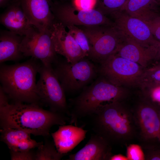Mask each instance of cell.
<instances>
[{
    "mask_svg": "<svg viewBox=\"0 0 160 160\" xmlns=\"http://www.w3.org/2000/svg\"><path fill=\"white\" fill-rule=\"evenodd\" d=\"M89 117L94 133L111 145L127 146L137 140V131L131 107L124 101L107 103L99 108Z\"/></svg>",
    "mask_w": 160,
    "mask_h": 160,
    "instance_id": "6da1fadb",
    "label": "cell"
},
{
    "mask_svg": "<svg viewBox=\"0 0 160 160\" xmlns=\"http://www.w3.org/2000/svg\"><path fill=\"white\" fill-rule=\"evenodd\" d=\"M1 128L20 129L35 136H47L55 125H65L70 118L64 114L48 111L38 104L14 102L0 107Z\"/></svg>",
    "mask_w": 160,
    "mask_h": 160,
    "instance_id": "7a4b0ae2",
    "label": "cell"
},
{
    "mask_svg": "<svg viewBox=\"0 0 160 160\" xmlns=\"http://www.w3.org/2000/svg\"><path fill=\"white\" fill-rule=\"evenodd\" d=\"M31 57L21 63L1 64L0 86L14 102L38 104L40 100L36 91V76L42 63Z\"/></svg>",
    "mask_w": 160,
    "mask_h": 160,
    "instance_id": "3957f363",
    "label": "cell"
},
{
    "mask_svg": "<svg viewBox=\"0 0 160 160\" xmlns=\"http://www.w3.org/2000/svg\"><path fill=\"white\" fill-rule=\"evenodd\" d=\"M129 95L127 89L113 84L103 77L98 79L70 100V123L76 126L79 120L91 115L101 106L124 101Z\"/></svg>",
    "mask_w": 160,
    "mask_h": 160,
    "instance_id": "277c9868",
    "label": "cell"
},
{
    "mask_svg": "<svg viewBox=\"0 0 160 160\" xmlns=\"http://www.w3.org/2000/svg\"><path fill=\"white\" fill-rule=\"evenodd\" d=\"M131 107L137 129V140L142 149L160 146L159 108L141 96Z\"/></svg>",
    "mask_w": 160,
    "mask_h": 160,
    "instance_id": "5b68a950",
    "label": "cell"
},
{
    "mask_svg": "<svg viewBox=\"0 0 160 160\" xmlns=\"http://www.w3.org/2000/svg\"><path fill=\"white\" fill-rule=\"evenodd\" d=\"M50 4L56 22L61 23L65 27L72 25H113L111 20L96 9H79L66 0H51Z\"/></svg>",
    "mask_w": 160,
    "mask_h": 160,
    "instance_id": "8992f818",
    "label": "cell"
},
{
    "mask_svg": "<svg viewBox=\"0 0 160 160\" xmlns=\"http://www.w3.org/2000/svg\"><path fill=\"white\" fill-rule=\"evenodd\" d=\"M89 40L91 51L89 57L100 63L117 52L122 38L113 25L78 26Z\"/></svg>",
    "mask_w": 160,
    "mask_h": 160,
    "instance_id": "52a82bcc",
    "label": "cell"
},
{
    "mask_svg": "<svg viewBox=\"0 0 160 160\" xmlns=\"http://www.w3.org/2000/svg\"><path fill=\"white\" fill-rule=\"evenodd\" d=\"M39 78L36 82V91L40 101L45 104L51 111L70 116L65 90L52 65L42 63L39 71Z\"/></svg>",
    "mask_w": 160,
    "mask_h": 160,
    "instance_id": "ba28073f",
    "label": "cell"
},
{
    "mask_svg": "<svg viewBox=\"0 0 160 160\" xmlns=\"http://www.w3.org/2000/svg\"><path fill=\"white\" fill-rule=\"evenodd\" d=\"M100 71L105 79L117 86L138 85L144 68L139 64L112 55L100 63Z\"/></svg>",
    "mask_w": 160,
    "mask_h": 160,
    "instance_id": "9c48e42d",
    "label": "cell"
},
{
    "mask_svg": "<svg viewBox=\"0 0 160 160\" xmlns=\"http://www.w3.org/2000/svg\"><path fill=\"white\" fill-rule=\"evenodd\" d=\"M84 58L73 63H60L54 69L65 91L72 92L84 87L95 77L96 68Z\"/></svg>",
    "mask_w": 160,
    "mask_h": 160,
    "instance_id": "30bf717a",
    "label": "cell"
},
{
    "mask_svg": "<svg viewBox=\"0 0 160 160\" xmlns=\"http://www.w3.org/2000/svg\"><path fill=\"white\" fill-rule=\"evenodd\" d=\"M113 25L123 38L129 39L145 46H159L160 42L153 36L144 22L132 17L123 10L110 15Z\"/></svg>",
    "mask_w": 160,
    "mask_h": 160,
    "instance_id": "8fae6325",
    "label": "cell"
},
{
    "mask_svg": "<svg viewBox=\"0 0 160 160\" xmlns=\"http://www.w3.org/2000/svg\"><path fill=\"white\" fill-rule=\"evenodd\" d=\"M20 49L24 56L36 59L46 65H52L56 60L49 31H40L34 27L23 37Z\"/></svg>",
    "mask_w": 160,
    "mask_h": 160,
    "instance_id": "7c38bea8",
    "label": "cell"
},
{
    "mask_svg": "<svg viewBox=\"0 0 160 160\" xmlns=\"http://www.w3.org/2000/svg\"><path fill=\"white\" fill-rule=\"evenodd\" d=\"M31 24L40 31H51L56 22L52 11L50 0H19Z\"/></svg>",
    "mask_w": 160,
    "mask_h": 160,
    "instance_id": "4fadbf2b",
    "label": "cell"
},
{
    "mask_svg": "<svg viewBox=\"0 0 160 160\" xmlns=\"http://www.w3.org/2000/svg\"><path fill=\"white\" fill-rule=\"evenodd\" d=\"M51 38L57 54L64 57L68 62L75 63L85 58L78 44L61 23L54 24Z\"/></svg>",
    "mask_w": 160,
    "mask_h": 160,
    "instance_id": "5bb4252c",
    "label": "cell"
},
{
    "mask_svg": "<svg viewBox=\"0 0 160 160\" xmlns=\"http://www.w3.org/2000/svg\"><path fill=\"white\" fill-rule=\"evenodd\" d=\"M122 39L116 53L117 55L136 63L144 68L156 59L159 46H145L133 40Z\"/></svg>",
    "mask_w": 160,
    "mask_h": 160,
    "instance_id": "9a60e30c",
    "label": "cell"
},
{
    "mask_svg": "<svg viewBox=\"0 0 160 160\" xmlns=\"http://www.w3.org/2000/svg\"><path fill=\"white\" fill-rule=\"evenodd\" d=\"M0 23L9 31L23 36L34 27L26 16L19 0H15L1 14Z\"/></svg>",
    "mask_w": 160,
    "mask_h": 160,
    "instance_id": "2e32d148",
    "label": "cell"
},
{
    "mask_svg": "<svg viewBox=\"0 0 160 160\" xmlns=\"http://www.w3.org/2000/svg\"><path fill=\"white\" fill-rule=\"evenodd\" d=\"M112 146L104 139L94 133L83 148L70 155L67 160H110L113 155Z\"/></svg>",
    "mask_w": 160,
    "mask_h": 160,
    "instance_id": "e0dca14e",
    "label": "cell"
},
{
    "mask_svg": "<svg viewBox=\"0 0 160 160\" xmlns=\"http://www.w3.org/2000/svg\"><path fill=\"white\" fill-rule=\"evenodd\" d=\"M88 131L76 126L64 125L51 135L58 152L66 155L84 139Z\"/></svg>",
    "mask_w": 160,
    "mask_h": 160,
    "instance_id": "ac0fdd59",
    "label": "cell"
},
{
    "mask_svg": "<svg viewBox=\"0 0 160 160\" xmlns=\"http://www.w3.org/2000/svg\"><path fill=\"white\" fill-rule=\"evenodd\" d=\"M160 6L156 0H127L121 10L146 22L160 16Z\"/></svg>",
    "mask_w": 160,
    "mask_h": 160,
    "instance_id": "d6986e66",
    "label": "cell"
},
{
    "mask_svg": "<svg viewBox=\"0 0 160 160\" xmlns=\"http://www.w3.org/2000/svg\"><path fill=\"white\" fill-rule=\"evenodd\" d=\"M23 36L9 31L0 32V63L7 61H18L24 57L20 49Z\"/></svg>",
    "mask_w": 160,
    "mask_h": 160,
    "instance_id": "ffe728a7",
    "label": "cell"
},
{
    "mask_svg": "<svg viewBox=\"0 0 160 160\" xmlns=\"http://www.w3.org/2000/svg\"><path fill=\"white\" fill-rule=\"evenodd\" d=\"M0 132L1 140L10 150L20 142L31 138V134L19 129L2 127Z\"/></svg>",
    "mask_w": 160,
    "mask_h": 160,
    "instance_id": "44dd1931",
    "label": "cell"
},
{
    "mask_svg": "<svg viewBox=\"0 0 160 160\" xmlns=\"http://www.w3.org/2000/svg\"><path fill=\"white\" fill-rule=\"evenodd\" d=\"M54 144L49 142H46L38 148L35 153V160H59L65 154L58 152L55 147Z\"/></svg>",
    "mask_w": 160,
    "mask_h": 160,
    "instance_id": "7402d4cb",
    "label": "cell"
},
{
    "mask_svg": "<svg viewBox=\"0 0 160 160\" xmlns=\"http://www.w3.org/2000/svg\"><path fill=\"white\" fill-rule=\"evenodd\" d=\"M68 32L72 36L81 48L84 57H89L91 51L88 39L84 31L75 25L67 26Z\"/></svg>",
    "mask_w": 160,
    "mask_h": 160,
    "instance_id": "603a6c76",
    "label": "cell"
},
{
    "mask_svg": "<svg viewBox=\"0 0 160 160\" xmlns=\"http://www.w3.org/2000/svg\"><path fill=\"white\" fill-rule=\"evenodd\" d=\"M127 0H97L96 9L105 15L121 10Z\"/></svg>",
    "mask_w": 160,
    "mask_h": 160,
    "instance_id": "cb8c5ba5",
    "label": "cell"
},
{
    "mask_svg": "<svg viewBox=\"0 0 160 160\" xmlns=\"http://www.w3.org/2000/svg\"><path fill=\"white\" fill-rule=\"evenodd\" d=\"M144 93L149 101L160 108V82L148 85L144 89Z\"/></svg>",
    "mask_w": 160,
    "mask_h": 160,
    "instance_id": "d4e9b609",
    "label": "cell"
},
{
    "mask_svg": "<svg viewBox=\"0 0 160 160\" xmlns=\"http://www.w3.org/2000/svg\"><path fill=\"white\" fill-rule=\"evenodd\" d=\"M160 82V69L145 70L140 79L138 85Z\"/></svg>",
    "mask_w": 160,
    "mask_h": 160,
    "instance_id": "484cf974",
    "label": "cell"
},
{
    "mask_svg": "<svg viewBox=\"0 0 160 160\" xmlns=\"http://www.w3.org/2000/svg\"><path fill=\"white\" fill-rule=\"evenodd\" d=\"M127 146V157L128 160H145L143 151L140 145L132 143Z\"/></svg>",
    "mask_w": 160,
    "mask_h": 160,
    "instance_id": "4316f807",
    "label": "cell"
},
{
    "mask_svg": "<svg viewBox=\"0 0 160 160\" xmlns=\"http://www.w3.org/2000/svg\"><path fill=\"white\" fill-rule=\"evenodd\" d=\"M43 144L42 142H38L31 138L20 142L10 151H28L36 148H38Z\"/></svg>",
    "mask_w": 160,
    "mask_h": 160,
    "instance_id": "83f0119b",
    "label": "cell"
},
{
    "mask_svg": "<svg viewBox=\"0 0 160 160\" xmlns=\"http://www.w3.org/2000/svg\"><path fill=\"white\" fill-rule=\"evenodd\" d=\"M97 0H73L72 4L76 8L83 10L95 9Z\"/></svg>",
    "mask_w": 160,
    "mask_h": 160,
    "instance_id": "f1b7e54d",
    "label": "cell"
},
{
    "mask_svg": "<svg viewBox=\"0 0 160 160\" xmlns=\"http://www.w3.org/2000/svg\"><path fill=\"white\" fill-rule=\"evenodd\" d=\"M11 151V159L12 160H34L35 153L31 150L25 151Z\"/></svg>",
    "mask_w": 160,
    "mask_h": 160,
    "instance_id": "f546056e",
    "label": "cell"
},
{
    "mask_svg": "<svg viewBox=\"0 0 160 160\" xmlns=\"http://www.w3.org/2000/svg\"><path fill=\"white\" fill-rule=\"evenodd\" d=\"M145 23L154 37L160 42V16L151 21Z\"/></svg>",
    "mask_w": 160,
    "mask_h": 160,
    "instance_id": "4dcf8cb0",
    "label": "cell"
},
{
    "mask_svg": "<svg viewBox=\"0 0 160 160\" xmlns=\"http://www.w3.org/2000/svg\"><path fill=\"white\" fill-rule=\"evenodd\" d=\"M146 160H160V146L143 149Z\"/></svg>",
    "mask_w": 160,
    "mask_h": 160,
    "instance_id": "1f68e13d",
    "label": "cell"
},
{
    "mask_svg": "<svg viewBox=\"0 0 160 160\" xmlns=\"http://www.w3.org/2000/svg\"><path fill=\"white\" fill-rule=\"evenodd\" d=\"M16 0H0L1 8L7 7Z\"/></svg>",
    "mask_w": 160,
    "mask_h": 160,
    "instance_id": "d6a6232c",
    "label": "cell"
},
{
    "mask_svg": "<svg viewBox=\"0 0 160 160\" xmlns=\"http://www.w3.org/2000/svg\"><path fill=\"white\" fill-rule=\"evenodd\" d=\"M110 160H128V159L127 156L121 154H117L113 155Z\"/></svg>",
    "mask_w": 160,
    "mask_h": 160,
    "instance_id": "836d02e7",
    "label": "cell"
},
{
    "mask_svg": "<svg viewBox=\"0 0 160 160\" xmlns=\"http://www.w3.org/2000/svg\"><path fill=\"white\" fill-rule=\"evenodd\" d=\"M148 69L150 70H156L160 69V61Z\"/></svg>",
    "mask_w": 160,
    "mask_h": 160,
    "instance_id": "e575fe53",
    "label": "cell"
},
{
    "mask_svg": "<svg viewBox=\"0 0 160 160\" xmlns=\"http://www.w3.org/2000/svg\"><path fill=\"white\" fill-rule=\"evenodd\" d=\"M156 59L160 60V45L159 47Z\"/></svg>",
    "mask_w": 160,
    "mask_h": 160,
    "instance_id": "d590c367",
    "label": "cell"
},
{
    "mask_svg": "<svg viewBox=\"0 0 160 160\" xmlns=\"http://www.w3.org/2000/svg\"><path fill=\"white\" fill-rule=\"evenodd\" d=\"M157 2L160 4V0H156Z\"/></svg>",
    "mask_w": 160,
    "mask_h": 160,
    "instance_id": "8d00e7d4",
    "label": "cell"
},
{
    "mask_svg": "<svg viewBox=\"0 0 160 160\" xmlns=\"http://www.w3.org/2000/svg\"><path fill=\"white\" fill-rule=\"evenodd\" d=\"M159 116H160V108L159 109Z\"/></svg>",
    "mask_w": 160,
    "mask_h": 160,
    "instance_id": "74e56055",
    "label": "cell"
}]
</instances>
